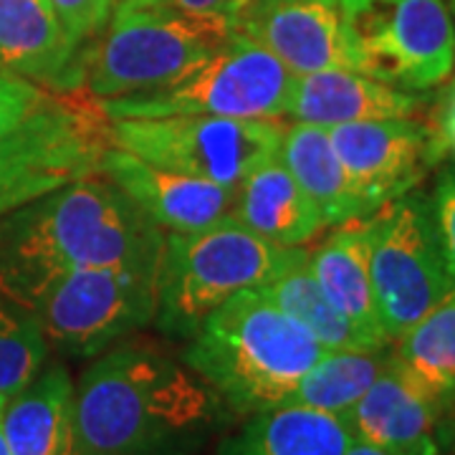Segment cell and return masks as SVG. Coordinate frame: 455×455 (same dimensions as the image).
Listing matches in <instances>:
<instances>
[{
  "mask_svg": "<svg viewBox=\"0 0 455 455\" xmlns=\"http://www.w3.org/2000/svg\"><path fill=\"white\" fill-rule=\"evenodd\" d=\"M164 230L109 178L86 175L0 215V296L23 309L76 268L152 271Z\"/></svg>",
  "mask_w": 455,
  "mask_h": 455,
  "instance_id": "1",
  "label": "cell"
},
{
  "mask_svg": "<svg viewBox=\"0 0 455 455\" xmlns=\"http://www.w3.org/2000/svg\"><path fill=\"white\" fill-rule=\"evenodd\" d=\"M223 420L220 395L152 344H114L76 382L79 455H197Z\"/></svg>",
  "mask_w": 455,
  "mask_h": 455,
  "instance_id": "2",
  "label": "cell"
},
{
  "mask_svg": "<svg viewBox=\"0 0 455 455\" xmlns=\"http://www.w3.org/2000/svg\"><path fill=\"white\" fill-rule=\"evenodd\" d=\"M326 349L259 289L235 293L197 326L182 362L226 407L253 415L289 403Z\"/></svg>",
  "mask_w": 455,
  "mask_h": 455,
  "instance_id": "3",
  "label": "cell"
},
{
  "mask_svg": "<svg viewBox=\"0 0 455 455\" xmlns=\"http://www.w3.org/2000/svg\"><path fill=\"white\" fill-rule=\"evenodd\" d=\"M293 248L268 243L233 215L190 233H164L157 263V329L190 339L235 293L260 289L289 263Z\"/></svg>",
  "mask_w": 455,
  "mask_h": 455,
  "instance_id": "4",
  "label": "cell"
},
{
  "mask_svg": "<svg viewBox=\"0 0 455 455\" xmlns=\"http://www.w3.org/2000/svg\"><path fill=\"white\" fill-rule=\"evenodd\" d=\"M233 31L228 20L190 16L170 3L119 0L97 46L84 53V84L99 101L160 89L220 49Z\"/></svg>",
  "mask_w": 455,
  "mask_h": 455,
  "instance_id": "5",
  "label": "cell"
},
{
  "mask_svg": "<svg viewBox=\"0 0 455 455\" xmlns=\"http://www.w3.org/2000/svg\"><path fill=\"white\" fill-rule=\"evenodd\" d=\"M296 74L271 51L241 31L190 68L178 82L130 94L101 99L107 119H152L175 114H211L233 119H278L289 114Z\"/></svg>",
  "mask_w": 455,
  "mask_h": 455,
  "instance_id": "6",
  "label": "cell"
},
{
  "mask_svg": "<svg viewBox=\"0 0 455 455\" xmlns=\"http://www.w3.org/2000/svg\"><path fill=\"white\" fill-rule=\"evenodd\" d=\"M349 66L403 92L453 74L455 28L445 0H339Z\"/></svg>",
  "mask_w": 455,
  "mask_h": 455,
  "instance_id": "7",
  "label": "cell"
},
{
  "mask_svg": "<svg viewBox=\"0 0 455 455\" xmlns=\"http://www.w3.org/2000/svg\"><path fill=\"white\" fill-rule=\"evenodd\" d=\"M364 223L377 319L387 341H397L435 309L455 283L443 260L427 197L407 193L367 215Z\"/></svg>",
  "mask_w": 455,
  "mask_h": 455,
  "instance_id": "8",
  "label": "cell"
},
{
  "mask_svg": "<svg viewBox=\"0 0 455 455\" xmlns=\"http://www.w3.org/2000/svg\"><path fill=\"white\" fill-rule=\"evenodd\" d=\"M109 145L145 163L235 188L256 164L278 152L283 127L274 119L175 114L109 119Z\"/></svg>",
  "mask_w": 455,
  "mask_h": 455,
  "instance_id": "9",
  "label": "cell"
},
{
  "mask_svg": "<svg viewBox=\"0 0 455 455\" xmlns=\"http://www.w3.org/2000/svg\"><path fill=\"white\" fill-rule=\"evenodd\" d=\"M49 349L94 359L157 314V274L127 268H76L59 276L31 309Z\"/></svg>",
  "mask_w": 455,
  "mask_h": 455,
  "instance_id": "10",
  "label": "cell"
},
{
  "mask_svg": "<svg viewBox=\"0 0 455 455\" xmlns=\"http://www.w3.org/2000/svg\"><path fill=\"white\" fill-rule=\"evenodd\" d=\"M107 147V127L53 97L31 122L0 140V205L11 212L66 182L94 175Z\"/></svg>",
  "mask_w": 455,
  "mask_h": 455,
  "instance_id": "11",
  "label": "cell"
},
{
  "mask_svg": "<svg viewBox=\"0 0 455 455\" xmlns=\"http://www.w3.org/2000/svg\"><path fill=\"white\" fill-rule=\"evenodd\" d=\"M329 140L370 215L420 185L448 147L440 132L412 116L337 124Z\"/></svg>",
  "mask_w": 455,
  "mask_h": 455,
  "instance_id": "12",
  "label": "cell"
},
{
  "mask_svg": "<svg viewBox=\"0 0 455 455\" xmlns=\"http://www.w3.org/2000/svg\"><path fill=\"white\" fill-rule=\"evenodd\" d=\"M233 28L271 51L296 76L352 68L339 0H245Z\"/></svg>",
  "mask_w": 455,
  "mask_h": 455,
  "instance_id": "13",
  "label": "cell"
},
{
  "mask_svg": "<svg viewBox=\"0 0 455 455\" xmlns=\"http://www.w3.org/2000/svg\"><path fill=\"white\" fill-rule=\"evenodd\" d=\"M99 172L119 185L164 233L203 230L233 215L235 188L157 167L114 145L104 149Z\"/></svg>",
  "mask_w": 455,
  "mask_h": 455,
  "instance_id": "14",
  "label": "cell"
},
{
  "mask_svg": "<svg viewBox=\"0 0 455 455\" xmlns=\"http://www.w3.org/2000/svg\"><path fill=\"white\" fill-rule=\"evenodd\" d=\"M448 407L392 352L372 387L344 420L357 443L405 455H438L435 433Z\"/></svg>",
  "mask_w": 455,
  "mask_h": 455,
  "instance_id": "15",
  "label": "cell"
},
{
  "mask_svg": "<svg viewBox=\"0 0 455 455\" xmlns=\"http://www.w3.org/2000/svg\"><path fill=\"white\" fill-rule=\"evenodd\" d=\"M0 68L56 89L84 82V56L49 0H0Z\"/></svg>",
  "mask_w": 455,
  "mask_h": 455,
  "instance_id": "16",
  "label": "cell"
},
{
  "mask_svg": "<svg viewBox=\"0 0 455 455\" xmlns=\"http://www.w3.org/2000/svg\"><path fill=\"white\" fill-rule=\"evenodd\" d=\"M3 430L11 455H79L76 382L61 362L46 364L5 397Z\"/></svg>",
  "mask_w": 455,
  "mask_h": 455,
  "instance_id": "17",
  "label": "cell"
},
{
  "mask_svg": "<svg viewBox=\"0 0 455 455\" xmlns=\"http://www.w3.org/2000/svg\"><path fill=\"white\" fill-rule=\"evenodd\" d=\"M420 99L359 74L355 68H324L296 76L289 116L293 122H309L319 127H337L370 119L412 116L420 109Z\"/></svg>",
  "mask_w": 455,
  "mask_h": 455,
  "instance_id": "18",
  "label": "cell"
},
{
  "mask_svg": "<svg viewBox=\"0 0 455 455\" xmlns=\"http://www.w3.org/2000/svg\"><path fill=\"white\" fill-rule=\"evenodd\" d=\"M233 218L263 241L281 248H299L324 228L281 152L263 157L235 185Z\"/></svg>",
  "mask_w": 455,
  "mask_h": 455,
  "instance_id": "19",
  "label": "cell"
},
{
  "mask_svg": "<svg viewBox=\"0 0 455 455\" xmlns=\"http://www.w3.org/2000/svg\"><path fill=\"white\" fill-rule=\"evenodd\" d=\"M352 443L355 435L339 415L283 403L248 415L215 455H344Z\"/></svg>",
  "mask_w": 455,
  "mask_h": 455,
  "instance_id": "20",
  "label": "cell"
},
{
  "mask_svg": "<svg viewBox=\"0 0 455 455\" xmlns=\"http://www.w3.org/2000/svg\"><path fill=\"white\" fill-rule=\"evenodd\" d=\"M311 274L334 309L344 314L374 344L390 347L377 319L372 276H370V235L359 218L334 230L309 256Z\"/></svg>",
  "mask_w": 455,
  "mask_h": 455,
  "instance_id": "21",
  "label": "cell"
},
{
  "mask_svg": "<svg viewBox=\"0 0 455 455\" xmlns=\"http://www.w3.org/2000/svg\"><path fill=\"white\" fill-rule=\"evenodd\" d=\"M278 152L299 188L309 196L324 226H344L370 215L329 140L326 127L293 122L289 130H283Z\"/></svg>",
  "mask_w": 455,
  "mask_h": 455,
  "instance_id": "22",
  "label": "cell"
},
{
  "mask_svg": "<svg viewBox=\"0 0 455 455\" xmlns=\"http://www.w3.org/2000/svg\"><path fill=\"white\" fill-rule=\"evenodd\" d=\"M286 316L301 324L324 349H379L344 314L334 309L311 274L309 253L299 245L289 263L259 289Z\"/></svg>",
  "mask_w": 455,
  "mask_h": 455,
  "instance_id": "23",
  "label": "cell"
},
{
  "mask_svg": "<svg viewBox=\"0 0 455 455\" xmlns=\"http://www.w3.org/2000/svg\"><path fill=\"white\" fill-rule=\"evenodd\" d=\"M390 349H326L322 359L304 374L289 403L314 407L329 415L347 418L349 410L372 387L385 370Z\"/></svg>",
  "mask_w": 455,
  "mask_h": 455,
  "instance_id": "24",
  "label": "cell"
},
{
  "mask_svg": "<svg viewBox=\"0 0 455 455\" xmlns=\"http://www.w3.org/2000/svg\"><path fill=\"white\" fill-rule=\"evenodd\" d=\"M395 357L423 385L455 403V289L397 339Z\"/></svg>",
  "mask_w": 455,
  "mask_h": 455,
  "instance_id": "25",
  "label": "cell"
},
{
  "mask_svg": "<svg viewBox=\"0 0 455 455\" xmlns=\"http://www.w3.org/2000/svg\"><path fill=\"white\" fill-rule=\"evenodd\" d=\"M49 362V341L31 311L0 296V395L23 390Z\"/></svg>",
  "mask_w": 455,
  "mask_h": 455,
  "instance_id": "26",
  "label": "cell"
},
{
  "mask_svg": "<svg viewBox=\"0 0 455 455\" xmlns=\"http://www.w3.org/2000/svg\"><path fill=\"white\" fill-rule=\"evenodd\" d=\"M51 94L31 79L0 68V140L31 122L41 109L51 104Z\"/></svg>",
  "mask_w": 455,
  "mask_h": 455,
  "instance_id": "27",
  "label": "cell"
},
{
  "mask_svg": "<svg viewBox=\"0 0 455 455\" xmlns=\"http://www.w3.org/2000/svg\"><path fill=\"white\" fill-rule=\"evenodd\" d=\"M68 41L86 53L99 36L104 33L114 13V0H49Z\"/></svg>",
  "mask_w": 455,
  "mask_h": 455,
  "instance_id": "28",
  "label": "cell"
},
{
  "mask_svg": "<svg viewBox=\"0 0 455 455\" xmlns=\"http://www.w3.org/2000/svg\"><path fill=\"white\" fill-rule=\"evenodd\" d=\"M435 230H438L440 251L445 268L455 283V164L445 167L435 182V196L430 200Z\"/></svg>",
  "mask_w": 455,
  "mask_h": 455,
  "instance_id": "29",
  "label": "cell"
},
{
  "mask_svg": "<svg viewBox=\"0 0 455 455\" xmlns=\"http://www.w3.org/2000/svg\"><path fill=\"white\" fill-rule=\"evenodd\" d=\"M172 8H178L182 13L203 18H218L228 20L233 26V20L238 16V11L243 8L245 0H167Z\"/></svg>",
  "mask_w": 455,
  "mask_h": 455,
  "instance_id": "30",
  "label": "cell"
},
{
  "mask_svg": "<svg viewBox=\"0 0 455 455\" xmlns=\"http://www.w3.org/2000/svg\"><path fill=\"white\" fill-rule=\"evenodd\" d=\"M440 134H443L445 145L455 147V89H451V97H448V104H445V109H443Z\"/></svg>",
  "mask_w": 455,
  "mask_h": 455,
  "instance_id": "31",
  "label": "cell"
},
{
  "mask_svg": "<svg viewBox=\"0 0 455 455\" xmlns=\"http://www.w3.org/2000/svg\"><path fill=\"white\" fill-rule=\"evenodd\" d=\"M344 455H405L397 453V451H387V448H377V445H370V443H352V448Z\"/></svg>",
  "mask_w": 455,
  "mask_h": 455,
  "instance_id": "32",
  "label": "cell"
},
{
  "mask_svg": "<svg viewBox=\"0 0 455 455\" xmlns=\"http://www.w3.org/2000/svg\"><path fill=\"white\" fill-rule=\"evenodd\" d=\"M3 407H5V397L0 395V455H11L8 440H5V430H3Z\"/></svg>",
  "mask_w": 455,
  "mask_h": 455,
  "instance_id": "33",
  "label": "cell"
},
{
  "mask_svg": "<svg viewBox=\"0 0 455 455\" xmlns=\"http://www.w3.org/2000/svg\"><path fill=\"white\" fill-rule=\"evenodd\" d=\"M448 8H451V16H453V28H455V0H445ZM453 71H455V56H453ZM453 89H455V79H453Z\"/></svg>",
  "mask_w": 455,
  "mask_h": 455,
  "instance_id": "34",
  "label": "cell"
},
{
  "mask_svg": "<svg viewBox=\"0 0 455 455\" xmlns=\"http://www.w3.org/2000/svg\"><path fill=\"white\" fill-rule=\"evenodd\" d=\"M130 3H167V0H130Z\"/></svg>",
  "mask_w": 455,
  "mask_h": 455,
  "instance_id": "35",
  "label": "cell"
},
{
  "mask_svg": "<svg viewBox=\"0 0 455 455\" xmlns=\"http://www.w3.org/2000/svg\"><path fill=\"white\" fill-rule=\"evenodd\" d=\"M5 212H8V211H5V208H3V205H0V215H5Z\"/></svg>",
  "mask_w": 455,
  "mask_h": 455,
  "instance_id": "36",
  "label": "cell"
}]
</instances>
